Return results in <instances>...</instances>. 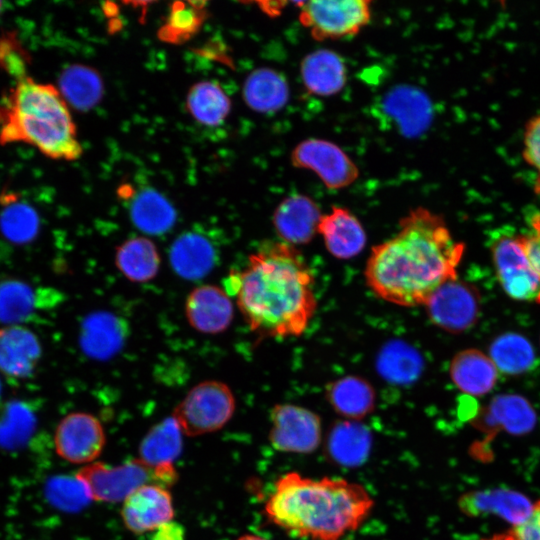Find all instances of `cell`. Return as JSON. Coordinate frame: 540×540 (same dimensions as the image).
I'll list each match as a JSON object with an SVG mask.
<instances>
[{
  "mask_svg": "<svg viewBox=\"0 0 540 540\" xmlns=\"http://www.w3.org/2000/svg\"><path fill=\"white\" fill-rule=\"evenodd\" d=\"M464 249L442 216L424 207L411 209L400 219L398 232L371 249L366 284L395 305H425L437 288L457 279Z\"/></svg>",
  "mask_w": 540,
  "mask_h": 540,
  "instance_id": "1",
  "label": "cell"
},
{
  "mask_svg": "<svg viewBox=\"0 0 540 540\" xmlns=\"http://www.w3.org/2000/svg\"><path fill=\"white\" fill-rule=\"evenodd\" d=\"M457 504L468 517L495 515L514 527L530 516L534 502L518 491L492 488L466 492L458 498Z\"/></svg>",
  "mask_w": 540,
  "mask_h": 540,
  "instance_id": "14",
  "label": "cell"
},
{
  "mask_svg": "<svg viewBox=\"0 0 540 540\" xmlns=\"http://www.w3.org/2000/svg\"><path fill=\"white\" fill-rule=\"evenodd\" d=\"M198 2H175L172 4L168 18L160 36L165 41L181 42L187 40L200 27L203 21V7H198Z\"/></svg>",
  "mask_w": 540,
  "mask_h": 540,
  "instance_id": "37",
  "label": "cell"
},
{
  "mask_svg": "<svg viewBox=\"0 0 540 540\" xmlns=\"http://www.w3.org/2000/svg\"><path fill=\"white\" fill-rule=\"evenodd\" d=\"M228 282L245 322L261 337L300 336L317 308L312 271L301 253L282 241L263 243Z\"/></svg>",
  "mask_w": 540,
  "mask_h": 540,
  "instance_id": "2",
  "label": "cell"
},
{
  "mask_svg": "<svg viewBox=\"0 0 540 540\" xmlns=\"http://www.w3.org/2000/svg\"><path fill=\"white\" fill-rule=\"evenodd\" d=\"M522 154L524 160L536 170L540 179V113L525 124Z\"/></svg>",
  "mask_w": 540,
  "mask_h": 540,
  "instance_id": "38",
  "label": "cell"
},
{
  "mask_svg": "<svg viewBox=\"0 0 540 540\" xmlns=\"http://www.w3.org/2000/svg\"><path fill=\"white\" fill-rule=\"evenodd\" d=\"M0 389H1V385H0Z\"/></svg>",
  "mask_w": 540,
  "mask_h": 540,
  "instance_id": "46",
  "label": "cell"
},
{
  "mask_svg": "<svg viewBox=\"0 0 540 540\" xmlns=\"http://www.w3.org/2000/svg\"><path fill=\"white\" fill-rule=\"evenodd\" d=\"M511 530L517 540H540V500L534 502L530 516Z\"/></svg>",
  "mask_w": 540,
  "mask_h": 540,
  "instance_id": "41",
  "label": "cell"
},
{
  "mask_svg": "<svg viewBox=\"0 0 540 540\" xmlns=\"http://www.w3.org/2000/svg\"><path fill=\"white\" fill-rule=\"evenodd\" d=\"M481 540H517L512 530L507 532L495 534L491 537L483 538Z\"/></svg>",
  "mask_w": 540,
  "mask_h": 540,
  "instance_id": "43",
  "label": "cell"
},
{
  "mask_svg": "<svg viewBox=\"0 0 540 540\" xmlns=\"http://www.w3.org/2000/svg\"><path fill=\"white\" fill-rule=\"evenodd\" d=\"M370 429L355 420H340L331 426L325 451L328 459L343 467L354 468L364 464L372 449Z\"/></svg>",
  "mask_w": 540,
  "mask_h": 540,
  "instance_id": "21",
  "label": "cell"
},
{
  "mask_svg": "<svg viewBox=\"0 0 540 540\" xmlns=\"http://www.w3.org/2000/svg\"><path fill=\"white\" fill-rule=\"evenodd\" d=\"M155 532L153 540H183L184 532L180 525L170 521Z\"/></svg>",
  "mask_w": 540,
  "mask_h": 540,
  "instance_id": "42",
  "label": "cell"
},
{
  "mask_svg": "<svg viewBox=\"0 0 540 540\" xmlns=\"http://www.w3.org/2000/svg\"><path fill=\"white\" fill-rule=\"evenodd\" d=\"M424 306L436 326L451 333H460L476 323L480 299L474 286L455 279L437 288Z\"/></svg>",
  "mask_w": 540,
  "mask_h": 540,
  "instance_id": "11",
  "label": "cell"
},
{
  "mask_svg": "<svg viewBox=\"0 0 540 540\" xmlns=\"http://www.w3.org/2000/svg\"><path fill=\"white\" fill-rule=\"evenodd\" d=\"M58 296L49 288H36L9 276H0V323L20 325L52 307Z\"/></svg>",
  "mask_w": 540,
  "mask_h": 540,
  "instance_id": "16",
  "label": "cell"
},
{
  "mask_svg": "<svg viewBox=\"0 0 540 540\" xmlns=\"http://www.w3.org/2000/svg\"><path fill=\"white\" fill-rule=\"evenodd\" d=\"M75 477L84 485L91 501L114 503L123 502L145 484L171 485L176 471L173 465L153 467L137 458L115 466L93 462L81 467Z\"/></svg>",
  "mask_w": 540,
  "mask_h": 540,
  "instance_id": "5",
  "label": "cell"
},
{
  "mask_svg": "<svg viewBox=\"0 0 540 540\" xmlns=\"http://www.w3.org/2000/svg\"><path fill=\"white\" fill-rule=\"evenodd\" d=\"M106 436L101 422L92 414L73 412L61 419L54 434L55 451L62 459L87 465L102 453Z\"/></svg>",
  "mask_w": 540,
  "mask_h": 540,
  "instance_id": "12",
  "label": "cell"
},
{
  "mask_svg": "<svg viewBox=\"0 0 540 540\" xmlns=\"http://www.w3.org/2000/svg\"><path fill=\"white\" fill-rule=\"evenodd\" d=\"M271 446L284 453L309 454L322 442V424L318 414L305 407L282 403L270 411Z\"/></svg>",
  "mask_w": 540,
  "mask_h": 540,
  "instance_id": "8",
  "label": "cell"
},
{
  "mask_svg": "<svg viewBox=\"0 0 540 540\" xmlns=\"http://www.w3.org/2000/svg\"><path fill=\"white\" fill-rule=\"evenodd\" d=\"M369 0H311L300 2L298 19L317 41L356 36L371 20Z\"/></svg>",
  "mask_w": 540,
  "mask_h": 540,
  "instance_id": "7",
  "label": "cell"
},
{
  "mask_svg": "<svg viewBox=\"0 0 540 540\" xmlns=\"http://www.w3.org/2000/svg\"><path fill=\"white\" fill-rule=\"evenodd\" d=\"M59 91L68 105L79 111H87L100 101L103 83L98 72L91 67L73 64L62 71Z\"/></svg>",
  "mask_w": 540,
  "mask_h": 540,
  "instance_id": "31",
  "label": "cell"
},
{
  "mask_svg": "<svg viewBox=\"0 0 540 540\" xmlns=\"http://www.w3.org/2000/svg\"><path fill=\"white\" fill-rule=\"evenodd\" d=\"M0 143H25L55 160L73 161L82 154L76 125L59 89L29 76L17 79L7 99Z\"/></svg>",
  "mask_w": 540,
  "mask_h": 540,
  "instance_id": "4",
  "label": "cell"
},
{
  "mask_svg": "<svg viewBox=\"0 0 540 540\" xmlns=\"http://www.w3.org/2000/svg\"><path fill=\"white\" fill-rule=\"evenodd\" d=\"M236 540H267L266 538L255 534H244L238 537Z\"/></svg>",
  "mask_w": 540,
  "mask_h": 540,
  "instance_id": "44",
  "label": "cell"
},
{
  "mask_svg": "<svg viewBox=\"0 0 540 540\" xmlns=\"http://www.w3.org/2000/svg\"><path fill=\"white\" fill-rule=\"evenodd\" d=\"M126 329L124 322L111 313L91 314L82 325L81 347L93 358H109L122 347Z\"/></svg>",
  "mask_w": 540,
  "mask_h": 540,
  "instance_id": "26",
  "label": "cell"
},
{
  "mask_svg": "<svg viewBox=\"0 0 540 540\" xmlns=\"http://www.w3.org/2000/svg\"><path fill=\"white\" fill-rule=\"evenodd\" d=\"M187 108L197 122L205 126H217L228 117L231 101L219 84L201 81L190 88Z\"/></svg>",
  "mask_w": 540,
  "mask_h": 540,
  "instance_id": "34",
  "label": "cell"
},
{
  "mask_svg": "<svg viewBox=\"0 0 540 540\" xmlns=\"http://www.w3.org/2000/svg\"><path fill=\"white\" fill-rule=\"evenodd\" d=\"M37 336L21 325L0 328V372L9 379L31 376L41 358Z\"/></svg>",
  "mask_w": 540,
  "mask_h": 540,
  "instance_id": "19",
  "label": "cell"
},
{
  "mask_svg": "<svg viewBox=\"0 0 540 540\" xmlns=\"http://www.w3.org/2000/svg\"><path fill=\"white\" fill-rule=\"evenodd\" d=\"M375 501L361 484L290 471L274 483L263 508L273 525L306 540H341L369 517Z\"/></svg>",
  "mask_w": 540,
  "mask_h": 540,
  "instance_id": "3",
  "label": "cell"
},
{
  "mask_svg": "<svg viewBox=\"0 0 540 540\" xmlns=\"http://www.w3.org/2000/svg\"><path fill=\"white\" fill-rule=\"evenodd\" d=\"M322 215L312 198L292 194L275 208L272 222L282 242L294 246L307 244L313 239Z\"/></svg>",
  "mask_w": 540,
  "mask_h": 540,
  "instance_id": "17",
  "label": "cell"
},
{
  "mask_svg": "<svg viewBox=\"0 0 540 540\" xmlns=\"http://www.w3.org/2000/svg\"><path fill=\"white\" fill-rule=\"evenodd\" d=\"M427 104V99L420 92L407 88L393 91L385 101L387 111L410 133L419 132L426 125Z\"/></svg>",
  "mask_w": 540,
  "mask_h": 540,
  "instance_id": "36",
  "label": "cell"
},
{
  "mask_svg": "<svg viewBox=\"0 0 540 540\" xmlns=\"http://www.w3.org/2000/svg\"><path fill=\"white\" fill-rule=\"evenodd\" d=\"M492 438L504 430L514 435L529 433L536 425V413L530 402L518 394L495 396L472 421Z\"/></svg>",
  "mask_w": 540,
  "mask_h": 540,
  "instance_id": "15",
  "label": "cell"
},
{
  "mask_svg": "<svg viewBox=\"0 0 540 540\" xmlns=\"http://www.w3.org/2000/svg\"><path fill=\"white\" fill-rule=\"evenodd\" d=\"M183 435L172 416L163 419L154 425L142 439L139 446V459L153 467L173 465L182 451Z\"/></svg>",
  "mask_w": 540,
  "mask_h": 540,
  "instance_id": "30",
  "label": "cell"
},
{
  "mask_svg": "<svg viewBox=\"0 0 540 540\" xmlns=\"http://www.w3.org/2000/svg\"><path fill=\"white\" fill-rule=\"evenodd\" d=\"M39 229V216L31 205L13 195L4 196L0 210V232L6 240L26 244L36 238Z\"/></svg>",
  "mask_w": 540,
  "mask_h": 540,
  "instance_id": "35",
  "label": "cell"
},
{
  "mask_svg": "<svg viewBox=\"0 0 540 540\" xmlns=\"http://www.w3.org/2000/svg\"><path fill=\"white\" fill-rule=\"evenodd\" d=\"M121 517L132 533L154 532L174 518L171 493L157 483L142 485L122 502Z\"/></svg>",
  "mask_w": 540,
  "mask_h": 540,
  "instance_id": "13",
  "label": "cell"
},
{
  "mask_svg": "<svg viewBox=\"0 0 540 540\" xmlns=\"http://www.w3.org/2000/svg\"><path fill=\"white\" fill-rule=\"evenodd\" d=\"M160 263L156 245L146 237L127 239L116 249V267L132 282L152 280L159 271Z\"/></svg>",
  "mask_w": 540,
  "mask_h": 540,
  "instance_id": "28",
  "label": "cell"
},
{
  "mask_svg": "<svg viewBox=\"0 0 540 540\" xmlns=\"http://www.w3.org/2000/svg\"><path fill=\"white\" fill-rule=\"evenodd\" d=\"M489 357L497 370L509 376L527 373L536 363L535 350L530 341L514 332L496 337L490 344Z\"/></svg>",
  "mask_w": 540,
  "mask_h": 540,
  "instance_id": "32",
  "label": "cell"
},
{
  "mask_svg": "<svg viewBox=\"0 0 540 540\" xmlns=\"http://www.w3.org/2000/svg\"><path fill=\"white\" fill-rule=\"evenodd\" d=\"M0 64L17 79L26 76L21 50L12 42V39L0 41Z\"/></svg>",
  "mask_w": 540,
  "mask_h": 540,
  "instance_id": "40",
  "label": "cell"
},
{
  "mask_svg": "<svg viewBox=\"0 0 540 540\" xmlns=\"http://www.w3.org/2000/svg\"><path fill=\"white\" fill-rule=\"evenodd\" d=\"M235 412L234 395L225 383L206 380L190 389L172 417L182 433L195 437L223 428Z\"/></svg>",
  "mask_w": 540,
  "mask_h": 540,
  "instance_id": "6",
  "label": "cell"
},
{
  "mask_svg": "<svg viewBox=\"0 0 540 540\" xmlns=\"http://www.w3.org/2000/svg\"><path fill=\"white\" fill-rule=\"evenodd\" d=\"M130 216L133 224L142 232L159 235L174 225L176 211L160 192L146 188L133 195Z\"/></svg>",
  "mask_w": 540,
  "mask_h": 540,
  "instance_id": "29",
  "label": "cell"
},
{
  "mask_svg": "<svg viewBox=\"0 0 540 540\" xmlns=\"http://www.w3.org/2000/svg\"><path fill=\"white\" fill-rule=\"evenodd\" d=\"M376 363L384 379L400 385L414 382L423 369L418 351L402 341H392L383 346Z\"/></svg>",
  "mask_w": 540,
  "mask_h": 540,
  "instance_id": "33",
  "label": "cell"
},
{
  "mask_svg": "<svg viewBox=\"0 0 540 540\" xmlns=\"http://www.w3.org/2000/svg\"><path fill=\"white\" fill-rule=\"evenodd\" d=\"M233 313L229 296L215 285L196 287L186 298L188 323L202 333L218 334L225 331L232 322Z\"/></svg>",
  "mask_w": 540,
  "mask_h": 540,
  "instance_id": "18",
  "label": "cell"
},
{
  "mask_svg": "<svg viewBox=\"0 0 540 540\" xmlns=\"http://www.w3.org/2000/svg\"><path fill=\"white\" fill-rule=\"evenodd\" d=\"M527 234L519 235L522 247L540 279V212L532 215ZM536 302L540 303V293Z\"/></svg>",
  "mask_w": 540,
  "mask_h": 540,
  "instance_id": "39",
  "label": "cell"
},
{
  "mask_svg": "<svg viewBox=\"0 0 540 540\" xmlns=\"http://www.w3.org/2000/svg\"><path fill=\"white\" fill-rule=\"evenodd\" d=\"M2 9H3V2L0 1V13H1Z\"/></svg>",
  "mask_w": 540,
  "mask_h": 540,
  "instance_id": "45",
  "label": "cell"
},
{
  "mask_svg": "<svg viewBox=\"0 0 540 540\" xmlns=\"http://www.w3.org/2000/svg\"><path fill=\"white\" fill-rule=\"evenodd\" d=\"M325 397L332 409L346 420L360 421L372 413L376 393L365 378L347 375L326 386Z\"/></svg>",
  "mask_w": 540,
  "mask_h": 540,
  "instance_id": "23",
  "label": "cell"
},
{
  "mask_svg": "<svg viewBox=\"0 0 540 540\" xmlns=\"http://www.w3.org/2000/svg\"><path fill=\"white\" fill-rule=\"evenodd\" d=\"M317 233L328 252L343 260L360 254L367 242L362 223L349 209L340 206H332L322 215Z\"/></svg>",
  "mask_w": 540,
  "mask_h": 540,
  "instance_id": "20",
  "label": "cell"
},
{
  "mask_svg": "<svg viewBox=\"0 0 540 540\" xmlns=\"http://www.w3.org/2000/svg\"><path fill=\"white\" fill-rule=\"evenodd\" d=\"M214 262V247L200 233H183L171 246V266L184 279L196 280L206 276L211 271Z\"/></svg>",
  "mask_w": 540,
  "mask_h": 540,
  "instance_id": "25",
  "label": "cell"
},
{
  "mask_svg": "<svg viewBox=\"0 0 540 540\" xmlns=\"http://www.w3.org/2000/svg\"><path fill=\"white\" fill-rule=\"evenodd\" d=\"M294 167L314 172L332 190L343 189L359 177L354 161L337 144L320 138L298 143L290 156Z\"/></svg>",
  "mask_w": 540,
  "mask_h": 540,
  "instance_id": "9",
  "label": "cell"
},
{
  "mask_svg": "<svg viewBox=\"0 0 540 540\" xmlns=\"http://www.w3.org/2000/svg\"><path fill=\"white\" fill-rule=\"evenodd\" d=\"M243 98L246 104L256 112H276L287 103L289 86L279 72L270 68H259L246 78Z\"/></svg>",
  "mask_w": 540,
  "mask_h": 540,
  "instance_id": "27",
  "label": "cell"
},
{
  "mask_svg": "<svg viewBox=\"0 0 540 540\" xmlns=\"http://www.w3.org/2000/svg\"><path fill=\"white\" fill-rule=\"evenodd\" d=\"M449 373L457 388L471 396L489 393L498 380L495 364L478 349L458 352L451 360Z\"/></svg>",
  "mask_w": 540,
  "mask_h": 540,
  "instance_id": "24",
  "label": "cell"
},
{
  "mask_svg": "<svg viewBox=\"0 0 540 540\" xmlns=\"http://www.w3.org/2000/svg\"><path fill=\"white\" fill-rule=\"evenodd\" d=\"M492 258L499 282L513 299L537 300L540 279L532 267L519 239V235H500L492 245Z\"/></svg>",
  "mask_w": 540,
  "mask_h": 540,
  "instance_id": "10",
  "label": "cell"
},
{
  "mask_svg": "<svg viewBox=\"0 0 540 540\" xmlns=\"http://www.w3.org/2000/svg\"><path fill=\"white\" fill-rule=\"evenodd\" d=\"M300 76L310 94L328 97L339 93L345 87L348 70L338 53L329 49H318L302 59Z\"/></svg>",
  "mask_w": 540,
  "mask_h": 540,
  "instance_id": "22",
  "label": "cell"
}]
</instances>
